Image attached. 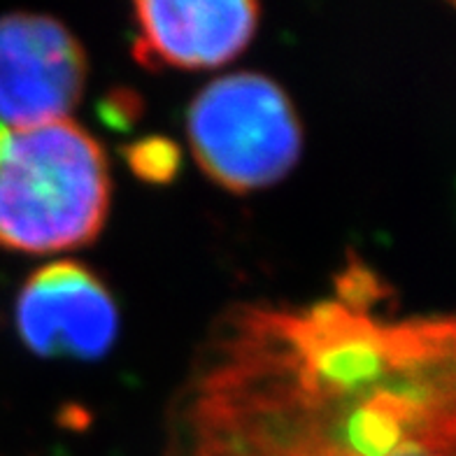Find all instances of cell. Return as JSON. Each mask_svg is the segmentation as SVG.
<instances>
[{"instance_id":"obj_1","label":"cell","mask_w":456,"mask_h":456,"mask_svg":"<svg viewBox=\"0 0 456 456\" xmlns=\"http://www.w3.org/2000/svg\"><path fill=\"white\" fill-rule=\"evenodd\" d=\"M161 456H456V313L396 314L361 258L307 300H235L163 412Z\"/></svg>"},{"instance_id":"obj_4","label":"cell","mask_w":456,"mask_h":456,"mask_svg":"<svg viewBox=\"0 0 456 456\" xmlns=\"http://www.w3.org/2000/svg\"><path fill=\"white\" fill-rule=\"evenodd\" d=\"M89 77L75 33L47 14L0 17V121L30 128L70 119Z\"/></svg>"},{"instance_id":"obj_2","label":"cell","mask_w":456,"mask_h":456,"mask_svg":"<svg viewBox=\"0 0 456 456\" xmlns=\"http://www.w3.org/2000/svg\"><path fill=\"white\" fill-rule=\"evenodd\" d=\"M112 203L108 157L77 121L10 128L0 147V247L56 254L96 240Z\"/></svg>"},{"instance_id":"obj_8","label":"cell","mask_w":456,"mask_h":456,"mask_svg":"<svg viewBox=\"0 0 456 456\" xmlns=\"http://www.w3.org/2000/svg\"><path fill=\"white\" fill-rule=\"evenodd\" d=\"M7 133H10V128H7L5 124H3V121H0V147H3V142H5Z\"/></svg>"},{"instance_id":"obj_7","label":"cell","mask_w":456,"mask_h":456,"mask_svg":"<svg viewBox=\"0 0 456 456\" xmlns=\"http://www.w3.org/2000/svg\"><path fill=\"white\" fill-rule=\"evenodd\" d=\"M126 161L140 180L166 184L180 168V147L168 138H144L126 147Z\"/></svg>"},{"instance_id":"obj_6","label":"cell","mask_w":456,"mask_h":456,"mask_svg":"<svg viewBox=\"0 0 456 456\" xmlns=\"http://www.w3.org/2000/svg\"><path fill=\"white\" fill-rule=\"evenodd\" d=\"M133 56L147 70H205L242 54L261 24L249 0H144L133 5Z\"/></svg>"},{"instance_id":"obj_3","label":"cell","mask_w":456,"mask_h":456,"mask_svg":"<svg viewBox=\"0 0 456 456\" xmlns=\"http://www.w3.org/2000/svg\"><path fill=\"white\" fill-rule=\"evenodd\" d=\"M186 135L199 168L231 193L277 184L303 151L294 102L261 72H235L205 86L186 114Z\"/></svg>"},{"instance_id":"obj_9","label":"cell","mask_w":456,"mask_h":456,"mask_svg":"<svg viewBox=\"0 0 456 456\" xmlns=\"http://www.w3.org/2000/svg\"><path fill=\"white\" fill-rule=\"evenodd\" d=\"M454 7H456V5H454Z\"/></svg>"},{"instance_id":"obj_5","label":"cell","mask_w":456,"mask_h":456,"mask_svg":"<svg viewBox=\"0 0 456 456\" xmlns=\"http://www.w3.org/2000/svg\"><path fill=\"white\" fill-rule=\"evenodd\" d=\"M14 319L26 347L49 359H101L119 336L110 289L77 261L37 268L19 291Z\"/></svg>"}]
</instances>
